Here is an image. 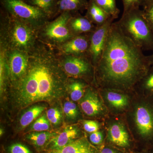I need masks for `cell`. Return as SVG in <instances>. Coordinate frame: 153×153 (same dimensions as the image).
<instances>
[{
	"label": "cell",
	"instance_id": "6da1fadb",
	"mask_svg": "<svg viewBox=\"0 0 153 153\" xmlns=\"http://www.w3.org/2000/svg\"><path fill=\"white\" fill-rule=\"evenodd\" d=\"M29 55L25 74L11 82L12 102L19 110L40 102H56L68 92V75L52 50L37 45Z\"/></svg>",
	"mask_w": 153,
	"mask_h": 153
},
{
	"label": "cell",
	"instance_id": "7a4b0ae2",
	"mask_svg": "<svg viewBox=\"0 0 153 153\" xmlns=\"http://www.w3.org/2000/svg\"><path fill=\"white\" fill-rule=\"evenodd\" d=\"M143 51L124 34L117 22H113L95 66L100 82L106 86L125 88L134 85L151 66Z\"/></svg>",
	"mask_w": 153,
	"mask_h": 153
},
{
	"label": "cell",
	"instance_id": "3957f363",
	"mask_svg": "<svg viewBox=\"0 0 153 153\" xmlns=\"http://www.w3.org/2000/svg\"><path fill=\"white\" fill-rule=\"evenodd\" d=\"M1 46L6 50L29 53L36 47V29L26 22L2 12Z\"/></svg>",
	"mask_w": 153,
	"mask_h": 153
},
{
	"label": "cell",
	"instance_id": "277c9868",
	"mask_svg": "<svg viewBox=\"0 0 153 153\" xmlns=\"http://www.w3.org/2000/svg\"><path fill=\"white\" fill-rule=\"evenodd\" d=\"M126 36L143 50L153 51V32L142 10L134 9L123 13L117 22Z\"/></svg>",
	"mask_w": 153,
	"mask_h": 153
},
{
	"label": "cell",
	"instance_id": "5b68a950",
	"mask_svg": "<svg viewBox=\"0 0 153 153\" xmlns=\"http://www.w3.org/2000/svg\"><path fill=\"white\" fill-rule=\"evenodd\" d=\"M2 7L9 14L31 25L35 29L44 26L49 17L41 9L23 0H1Z\"/></svg>",
	"mask_w": 153,
	"mask_h": 153
},
{
	"label": "cell",
	"instance_id": "8992f818",
	"mask_svg": "<svg viewBox=\"0 0 153 153\" xmlns=\"http://www.w3.org/2000/svg\"><path fill=\"white\" fill-rule=\"evenodd\" d=\"M134 121L142 141L148 152L153 151V96L136 108Z\"/></svg>",
	"mask_w": 153,
	"mask_h": 153
},
{
	"label": "cell",
	"instance_id": "52a82bcc",
	"mask_svg": "<svg viewBox=\"0 0 153 153\" xmlns=\"http://www.w3.org/2000/svg\"><path fill=\"white\" fill-rule=\"evenodd\" d=\"M71 13L63 12L55 21L46 25L41 33L45 40L53 44H63L73 38L74 35L68 27L72 17Z\"/></svg>",
	"mask_w": 153,
	"mask_h": 153
},
{
	"label": "cell",
	"instance_id": "ba28073f",
	"mask_svg": "<svg viewBox=\"0 0 153 153\" xmlns=\"http://www.w3.org/2000/svg\"><path fill=\"white\" fill-rule=\"evenodd\" d=\"M114 20L111 18L103 25L97 27L95 30L90 33V44L87 54L95 67L104 50Z\"/></svg>",
	"mask_w": 153,
	"mask_h": 153
},
{
	"label": "cell",
	"instance_id": "9c48e42d",
	"mask_svg": "<svg viewBox=\"0 0 153 153\" xmlns=\"http://www.w3.org/2000/svg\"><path fill=\"white\" fill-rule=\"evenodd\" d=\"M67 75L74 77L87 76L92 72L93 64L87 54L67 55L60 62Z\"/></svg>",
	"mask_w": 153,
	"mask_h": 153
},
{
	"label": "cell",
	"instance_id": "30bf717a",
	"mask_svg": "<svg viewBox=\"0 0 153 153\" xmlns=\"http://www.w3.org/2000/svg\"><path fill=\"white\" fill-rule=\"evenodd\" d=\"M5 50L8 73L11 82H13L20 79L27 71L29 53L16 49Z\"/></svg>",
	"mask_w": 153,
	"mask_h": 153
},
{
	"label": "cell",
	"instance_id": "8fae6325",
	"mask_svg": "<svg viewBox=\"0 0 153 153\" xmlns=\"http://www.w3.org/2000/svg\"><path fill=\"white\" fill-rule=\"evenodd\" d=\"M90 33L74 36L62 44L60 50L67 55L87 54L90 44Z\"/></svg>",
	"mask_w": 153,
	"mask_h": 153
},
{
	"label": "cell",
	"instance_id": "7c38bea8",
	"mask_svg": "<svg viewBox=\"0 0 153 153\" xmlns=\"http://www.w3.org/2000/svg\"><path fill=\"white\" fill-rule=\"evenodd\" d=\"M79 134V130L77 127L69 126L62 131L56 134L48 143L50 151L60 149L77 139Z\"/></svg>",
	"mask_w": 153,
	"mask_h": 153
},
{
	"label": "cell",
	"instance_id": "4fadbf2b",
	"mask_svg": "<svg viewBox=\"0 0 153 153\" xmlns=\"http://www.w3.org/2000/svg\"><path fill=\"white\" fill-rule=\"evenodd\" d=\"M81 109L86 115L95 116L103 110V106L97 94L90 88H88L80 102Z\"/></svg>",
	"mask_w": 153,
	"mask_h": 153
},
{
	"label": "cell",
	"instance_id": "5bb4252c",
	"mask_svg": "<svg viewBox=\"0 0 153 153\" xmlns=\"http://www.w3.org/2000/svg\"><path fill=\"white\" fill-rule=\"evenodd\" d=\"M108 140L111 144L121 149H127L131 147L128 134L121 124L114 123L110 127Z\"/></svg>",
	"mask_w": 153,
	"mask_h": 153
},
{
	"label": "cell",
	"instance_id": "9a60e30c",
	"mask_svg": "<svg viewBox=\"0 0 153 153\" xmlns=\"http://www.w3.org/2000/svg\"><path fill=\"white\" fill-rule=\"evenodd\" d=\"M49 153H97V152L86 139L82 137L63 147L50 151Z\"/></svg>",
	"mask_w": 153,
	"mask_h": 153
},
{
	"label": "cell",
	"instance_id": "2e32d148",
	"mask_svg": "<svg viewBox=\"0 0 153 153\" xmlns=\"http://www.w3.org/2000/svg\"><path fill=\"white\" fill-rule=\"evenodd\" d=\"M68 26L74 36L92 33L97 28L89 19L81 16L79 13L72 16Z\"/></svg>",
	"mask_w": 153,
	"mask_h": 153
},
{
	"label": "cell",
	"instance_id": "e0dca14e",
	"mask_svg": "<svg viewBox=\"0 0 153 153\" xmlns=\"http://www.w3.org/2000/svg\"><path fill=\"white\" fill-rule=\"evenodd\" d=\"M86 10L85 17L93 24H95L97 27L103 25L110 19L112 18L97 5L94 0L88 1Z\"/></svg>",
	"mask_w": 153,
	"mask_h": 153
},
{
	"label": "cell",
	"instance_id": "ac0fdd59",
	"mask_svg": "<svg viewBox=\"0 0 153 153\" xmlns=\"http://www.w3.org/2000/svg\"><path fill=\"white\" fill-rule=\"evenodd\" d=\"M89 1V0H88ZM88 0H58L57 13L69 12L72 15L86 10Z\"/></svg>",
	"mask_w": 153,
	"mask_h": 153
},
{
	"label": "cell",
	"instance_id": "d6986e66",
	"mask_svg": "<svg viewBox=\"0 0 153 153\" xmlns=\"http://www.w3.org/2000/svg\"><path fill=\"white\" fill-rule=\"evenodd\" d=\"M46 106L42 105H35L30 107L21 116L19 124L21 129L25 128L34 120L38 118L46 109Z\"/></svg>",
	"mask_w": 153,
	"mask_h": 153
},
{
	"label": "cell",
	"instance_id": "ffe728a7",
	"mask_svg": "<svg viewBox=\"0 0 153 153\" xmlns=\"http://www.w3.org/2000/svg\"><path fill=\"white\" fill-rule=\"evenodd\" d=\"M30 5L37 7L45 12L49 17L57 13L58 0H23Z\"/></svg>",
	"mask_w": 153,
	"mask_h": 153
},
{
	"label": "cell",
	"instance_id": "44dd1931",
	"mask_svg": "<svg viewBox=\"0 0 153 153\" xmlns=\"http://www.w3.org/2000/svg\"><path fill=\"white\" fill-rule=\"evenodd\" d=\"M55 133L49 131L33 132L28 134L26 138L37 148L44 147L55 136Z\"/></svg>",
	"mask_w": 153,
	"mask_h": 153
},
{
	"label": "cell",
	"instance_id": "7402d4cb",
	"mask_svg": "<svg viewBox=\"0 0 153 153\" xmlns=\"http://www.w3.org/2000/svg\"><path fill=\"white\" fill-rule=\"evenodd\" d=\"M106 98L109 104L117 109H124L128 104V99L126 96L114 91H107Z\"/></svg>",
	"mask_w": 153,
	"mask_h": 153
},
{
	"label": "cell",
	"instance_id": "603a6c76",
	"mask_svg": "<svg viewBox=\"0 0 153 153\" xmlns=\"http://www.w3.org/2000/svg\"><path fill=\"white\" fill-rule=\"evenodd\" d=\"M85 88V84L80 80H72L69 82L68 90L71 100L77 101L81 99L84 95Z\"/></svg>",
	"mask_w": 153,
	"mask_h": 153
},
{
	"label": "cell",
	"instance_id": "cb8c5ba5",
	"mask_svg": "<svg viewBox=\"0 0 153 153\" xmlns=\"http://www.w3.org/2000/svg\"><path fill=\"white\" fill-rule=\"evenodd\" d=\"M96 4L106 12L112 19H117L120 11L117 6L116 0H94Z\"/></svg>",
	"mask_w": 153,
	"mask_h": 153
},
{
	"label": "cell",
	"instance_id": "d4e9b609",
	"mask_svg": "<svg viewBox=\"0 0 153 153\" xmlns=\"http://www.w3.org/2000/svg\"><path fill=\"white\" fill-rule=\"evenodd\" d=\"M0 55V89L1 94H2L4 89L6 79V73L7 69L6 58V50L1 47Z\"/></svg>",
	"mask_w": 153,
	"mask_h": 153
},
{
	"label": "cell",
	"instance_id": "484cf974",
	"mask_svg": "<svg viewBox=\"0 0 153 153\" xmlns=\"http://www.w3.org/2000/svg\"><path fill=\"white\" fill-rule=\"evenodd\" d=\"M50 126L51 123L47 119V115L44 114L37 118L32 124L30 130L33 132L48 131Z\"/></svg>",
	"mask_w": 153,
	"mask_h": 153
},
{
	"label": "cell",
	"instance_id": "4316f807",
	"mask_svg": "<svg viewBox=\"0 0 153 153\" xmlns=\"http://www.w3.org/2000/svg\"><path fill=\"white\" fill-rule=\"evenodd\" d=\"M140 81L141 85L148 93L153 95V65Z\"/></svg>",
	"mask_w": 153,
	"mask_h": 153
},
{
	"label": "cell",
	"instance_id": "83f0119b",
	"mask_svg": "<svg viewBox=\"0 0 153 153\" xmlns=\"http://www.w3.org/2000/svg\"><path fill=\"white\" fill-rule=\"evenodd\" d=\"M63 111L67 118L69 120H74L79 114L76 104L73 101H66L63 105Z\"/></svg>",
	"mask_w": 153,
	"mask_h": 153
},
{
	"label": "cell",
	"instance_id": "f1b7e54d",
	"mask_svg": "<svg viewBox=\"0 0 153 153\" xmlns=\"http://www.w3.org/2000/svg\"><path fill=\"white\" fill-rule=\"evenodd\" d=\"M47 119L51 125L58 126L61 122L62 118V112L57 107H52L47 111L46 112Z\"/></svg>",
	"mask_w": 153,
	"mask_h": 153
},
{
	"label": "cell",
	"instance_id": "f546056e",
	"mask_svg": "<svg viewBox=\"0 0 153 153\" xmlns=\"http://www.w3.org/2000/svg\"><path fill=\"white\" fill-rule=\"evenodd\" d=\"M143 14L153 32V1L142 6Z\"/></svg>",
	"mask_w": 153,
	"mask_h": 153
},
{
	"label": "cell",
	"instance_id": "4dcf8cb0",
	"mask_svg": "<svg viewBox=\"0 0 153 153\" xmlns=\"http://www.w3.org/2000/svg\"><path fill=\"white\" fill-rule=\"evenodd\" d=\"M123 4V13H126L134 9L140 8L142 6L143 0H122Z\"/></svg>",
	"mask_w": 153,
	"mask_h": 153
},
{
	"label": "cell",
	"instance_id": "1f68e13d",
	"mask_svg": "<svg viewBox=\"0 0 153 153\" xmlns=\"http://www.w3.org/2000/svg\"><path fill=\"white\" fill-rule=\"evenodd\" d=\"M84 130L88 133H92L98 131L99 125L98 123L92 120H85L83 123Z\"/></svg>",
	"mask_w": 153,
	"mask_h": 153
},
{
	"label": "cell",
	"instance_id": "d6a6232c",
	"mask_svg": "<svg viewBox=\"0 0 153 153\" xmlns=\"http://www.w3.org/2000/svg\"><path fill=\"white\" fill-rule=\"evenodd\" d=\"M9 151L10 153H32L26 146L19 143L11 145Z\"/></svg>",
	"mask_w": 153,
	"mask_h": 153
},
{
	"label": "cell",
	"instance_id": "836d02e7",
	"mask_svg": "<svg viewBox=\"0 0 153 153\" xmlns=\"http://www.w3.org/2000/svg\"><path fill=\"white\" fill-rule=\"evenodd\" d=\"M89 140L93 144L99 145L102 143L103 140V136L101 132L97 131L91 133Z\"/></svg>",
	"mask_w": 153,
	"mask_h": 153
},
{
	"label": "cell",
	"instance_id": "e575fe53",
	"mask_svg": "<svg viewBox=\"0 0 153 153\" xmlns=\"http://www.w3.org/2000/svg\"><path fill=\"white\" fill-rule=\"evenodd\" d=\"M99 153H122L110 147L105 146L102 149Z\"/></svg>",
	"mask_w": 153,
	"mask_h": 153
},
{
	"label": "cell",
	"instance_id": "d590c367",
	"mask_svg": "<svg viewBox=\"0 0 153 153\" xmlns=\"http://www.w3.org/2000/svg\"><path fill=\"white\" fill-rule=\"evenodd\" d=\"M147 59L148 62L150 66L153 65V54L152 55L147 56Z\"/></svg>",
	"mask_w": 153,
	"mask_h": 153
},
{
	"label": "cell",
	"instance_id": "8d00e7d4",
	"mask_svg": "<svg viewBox=\"0 0 153 153\" xmlns=\"http://www.w3.org/2000/svg\"><path fill=\"white\" fill-rule=\"evenodd\" d=\"M153 1V0H143L142 5V6L146 4H149V3Z\"/></svg>",
	"mask_w": 153,
	"mask_h": 153
},
{
	"label": "cell",
	"instance_id": "74e56055",
	"mask_svg": "<svg viewBox=\"0 0 153 153\" xmlns=\"http://www.w3.org/2000/svg\"><path fill=\"white\" fill-rule=\"evenodd\" d=\"M3 134H4L3 129L1 128V130H0V134H1V136Z\"/></svg>",
	"mask_w": 153,
	"mask_h": 153
},
{
	"label": "cell",
	"instance_id": "f35d334b",
	"mask_svg": "<svg viewBox=\"0 0 153 153\" xmlns=\"http://www.w3.org/2000/svg\"></svg>",
	"mask_w": 153,
	"mask_h": 153
}]
</instances>
